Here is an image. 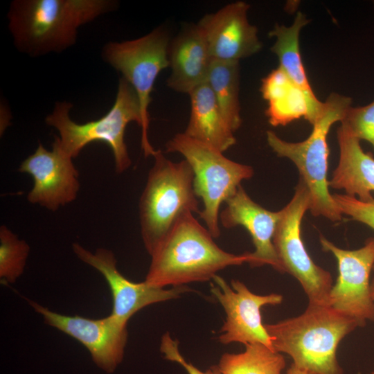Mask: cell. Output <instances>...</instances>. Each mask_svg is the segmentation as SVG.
I'll use <instances>...</instances> for the list:
<instances>
[{
	"label": "cell",
	"mask_w": 374,
	"mask_h": 374,
	"mask_svg": "<svg viewBox=\"0 0 374 374\" xmlns=\"http://www.w3.org/2000/svg\"><path fill=\"white\" fill-rule=\"evenodd\" d=\"M325 251L335 257L339 270L330 294V304L335 310L355 319L359 327L374 321V301L371 296L370 274L374 266V237L355 250L341 249L320 235Z\"/></svg>",
	"instance_id": "10"
},
{
	"label": "cell",
	"mask_w": 374,
	"mask_h": 374,
	"mask_svg": "<svg viewBox=\"0 0 374 374\" xmlns=\"http://www.w3.org/2000/svg\"><path fill=\"white\" fill-rule=\"evenodd\" d=\"M211 292L220 302L226 314L218 339L221 344L233 342L244 346L260 343L274 350L265 324L262 323L261 308L281 303L278 294L258 295L251 292L239 280H232L231 285L221 276L213 278Z\"/></svg>",
	"instance_id": "11"
},
{
	"label": "cell",
	"mask_w": 374,
	"mask_h": 374,
	"mask_svg": "<svg viewBox=\"0 0 374 374\" xmlns=\"http://www.w3.org/2000/svg\"><path fill=\"white\" fill-rule=\"evenodd\" d=\"M219 215L220 224L230 229L243 226L249 232L255 247L249 252L251 267L270 265L283 273L273 244V237L280 217V211H271L254 202L240 186L225 202Z\"/></svg>",
	"instance_id": "16"
},
{
	"label": "cell",
	"mask_w": 374,
	"mask_h": 374,
	"mask_svg": "<svg viewBox=\"0 0 374 374\" xmlns=\"http://www.w3.org/2000/svg\"><path fill=\"white\" fill-rule=\"evenodd\" d=\"M72 249L76 256L84 263L98 270L105 278L112 295L111 313L123 326L142 308L159 302L179 298L182 293L191 291L186 286L170 289L154 287L145 281L134 283L126 278L116 267L114 253L105 248L91 252L75 242Z\"/></svg>",
	"instance_id": "14"
},
{
	"label": "cell",
	"mask_w": 374,
	"mask_h": 374,
	"mask_svg": "<svg viewBox=\"0 0 374 374\" xmlns=\"http://www.w3.org/2000/svg\"><path fill=\"white\" fill-rule=\"evenodd\" d=\"M168 60L170 74L167 85L170 89L188 94L206 82L213 60L197 24L185 25L170 41Z\"/></svg>",
	"instance_id": "17"
},
{
	"label": "cell",
	"mask_w": 374,
	"mask_h": 374,
	"mask_svg": "<svg viewBox=\"0 0 374 374\" xmlns=\"http://www.w3.org/2000/svg\"><path fill=\"white\" fill-rule=\"evenodd\" d=\"M206 82L213 91L225 121L235 132L242 124L239 100V62L212 60Z\"/></svg>",
	"instance_id": "22"
},
{
	"label": "cell",
	"mask_w": 374,
	"mask_h": 374,
	"mask_svg": "<svg viewBox=\"0 0 374 374\" xmlns=\"http://www.w3.org/2000/svg\"><path fill=\"white\" fill-rule=\"evenodd\" d=\"M265 327L274 350L288 355L296 367L314 374H344L337 348L359 324L330 305L308 304L303 314Z\"/></svg>",
	"instance_id": "3"
},
{
	"label": "cell",
	"mask_w": 374,
	"mask_h": 374,
	"mask_svg": "<svg viewBox=\"0 0 374 374\" xmlns=\"http://www.w3.org/2000/svg\"><path fill=\"white\" fill-rule=\"evenodd\" d=\"M249 9L244 1L230 3L205 15L197 23L204 34L213 60L239 62L261 50L258 29L248 19Z\"/></svg>",
	"instance_id": "15"
},
{
	"label": "cell",
	"mask_w": 374,
	"mask_h": 374,
	"mask_svg": "<svg viewBox=\"0 0 374 374\" xmlns=\"http://www.w3.org/2000/svg\"><path fill=\"white\" fill-rule=\"evenodd\" d=\"M309 206L308 189L299 179L292 198L279 211L273 244L283 273L299 280L308 296V304L330 305L332 276L313 262L301 238V222Z\"/></svg>",
	"instance_id": "8"
},
{
	"label": "cell",
	"mask_w": 374,
	"mask_h": 374,
	"mask_svg": "<svg viewBox=\"0 0 374 374\" xmlns=\"http://www.w3.org/2000/svg\"><path fill=\"white\" fill-rule=\"evenodd\" d=\"M286 374H314L305 370L301 369L293 364L288 368Z\"/></svg>",
	"instance_id": "28"
},
{
	"label": "cell",
	"mask_w": 374,
	"mask_h": 374,
	"mask_svg": "<svg viewBox=\"0 0 374 374\" xmlns=\"http://www.w3.org/2000/svg\"><path fill=\"white\" fill-rule=\"evenodd\" d=\"M332 197L342 214L374 229V199L363 202L346 194H334Z\"/></svg>",
	"instance_id": "26"
},
{
	"label": "cell",
	"mask_w": 374,
	"mask_h": 374,
	"mask_svg": "<svg viewBox=\"0 0 374 374\" xmlns=\"http://www.w3.org/2000/svg\"><path fill=\"white\" fill-rule=\"evenodd\" d=\"M188 95L190 114L184 133L222 152L235 145L234 132L225 121L208 83L197 86Z\"/></svg>",
	"instance_id": "20"
},
{
	"label": "cell",
	"mask_w": 374,
	"mask_h": 374,
	"mask_svg": "<svg viewBox=\"0 0 374 374\" xmlns=\"http://www.w3.org/2000/svg\"><path fill=\"white\" fill-rule=\"evenodd\" d=\"M339 160L329 180V187L344 190L346 195L363 202L374 199V158L365 152L349 128L341 123L337 132Z\"/></svg>",
	"instance_id": "18"
},
{
	"label": "cell",
	"mask_w": 374,
	"mask_h": 374,
	"mask_svg": "<svg viewBox=\"0 0 374 374\" xmlns=\"http://www.w3.org/2000/svg\"><path fill=\"white\" fill-rule=\"evenodd\" d=\"M260 91L267 101L265 114L272 126H284L302 117L309 122L306 95L279 66L262 78Z\"/></svg>",
	"instance_id": "21"
},
{
	"label": "cell",
	"mask_w": 374,
	"mask_h": 374,
	"mask_svg": "<svg viewBox=\"0 0 374 374\" xmlns=\"http://www.w3.org/2000/svg\"><path fill=\"white\" fill-rule=\"evenodd\" d=\"M222 374H281L285 360L281 353L260 343L245 345L240 353H224L217 364Z\"/></svg>",
	"instance_id": "23"
},
{
	"label": "cell",
	"mask_w": 374,
	"mask_h": 374,
	"mask_svg": "<svg viewBox=\"0 0 374 374\" xmlns=\"http://www.w3.org/2000/svg\"><path fill=\"white\" fill-rule=\"evenodd\" d=\"M371 296L373 301H374V276L371 281Z\"/></svg>",
	"instance_id": "29"
},
{
	"label": "cell",
	"mask_w": 374,
	"mask_h": 374,
	"mask_svg": "<svg viewBox=\"0 0 374 374\" xmlns=\"http://www.w3.org/2000/svg\"><path fill=\"white\" fill-rule=\"evenodd\" d=\"M369 374H374V371H372V372H371V373H369Z\"/></svg>",
	"instance_id": "30"
},
{
	"label": "cell",
	"mask_w": 374,
	"mask_h": 374,
	"mask_svg": "<svg viewBox=\"0 0 374 374\" xmlns=\"http://www.w3.org/2000/svg\"><path fill=\"white\" fill-rule=\"evenodd\" d=\"M213 239L193 213L185 215L151 253L145 281L161 288L185 286L213 280L229 266L249 263V252L229 253Z\"/></svg>",
	"instance_id": "1"
},
{
	"label": "cell",
	"mask_w": 374,
	"mask_h": 374,
	"mask_svg": "<svg viewBox=\"0 0 374 374\" xmlns=\"http://www.w3.org/2000/svg\"><path fill=\"white\" fill-rule=\"evenodd\" d=\"M27 301L46 324L80 341L89 350L94 364L105 373H114L122 362L127 340V326L112 316L98 319L68 316Z\"/></svg>",
	"instance_id": "12"
},
{
	"label": "cell",
	"mask_w": 374,
	"mask_h": 374,
	"mask_svg": "<svg viewBox=\"0 0 374 374\" xmlns=\"http://www.w3.org/2000/svg\"><path fill=\"white\" fill-rule=\"evenodd\" d=\"M309 22L306 15L299 11L291 26L276 24L268 35L276 39L270 50L277 56L278 66L306 95L310 105L309 123L313 125L324 109V102L318 100L309 83L300 53V33Z\"/></svg>",
	"instance_id": "19"
},
{
	"label": "cell",
	"mask_w": 374,
	"mask_h": 374,
	"mask_svg": "<svg viewBox=\"0 0 374 374\" xmlns=\"http://www.w3.org/2000/svg\"><path fill=\"white\" fill-rule=\"evenodd\" d=\"M340 123L359 140L369 142L374 148V100L365 106H350Z\"/></svg>",
	"instance_id": "25"
},
{
	"label": "cell",
	"mask_w": 374,
	"mask_h": 374,
	"mask_svg": "<svg viewBox=\"0 0 374 374\" xmlns=\"http://www.w3.org/2000/svg\"><path fill=\"white\" fill-rule=\"evenodd\" d=\"M170 41L168 31L158 27L135 39L109 42L103 51V59L123 75L138 96L143 121L141 148L145 157L156 151L148 139V107L157 76L168 67Z\"/></svg>",
	"instance_id": "9"
},
{
	"label": "cell",
	"mask_w": 374,
	"mask_h": 374,
	"mask_svg": "<svg viewBox=\"0 0 374 374\" xmlns=\"http://www.w3.org/2000/svg\"><path fill=\"white\" fill-rule=\"evenodd\" d=\"M30 252L28 243L6 225L0 226V278L14 283L23 274Z\"/></svg>",
	"instance_id": "24"
},
{
	"label": "cell",
	"mask_w": 374,
	"mask_h": 374,
	"mask_svg": "<svg viewBox=\"0 0 374 374\" xmlns=\"http://www.w3.org/2000/svg\"><path fill=\"white\" fill-rule=\"evenodd\" d=\"M152 157L139 204L141 238L150 256L182 217L200 212L188 163L172 161L161 150Z\"/></svg>",
	"instance_id": "4"
},
{
	"label": "cell",
	"mask_w": 374,
	"mask_h": 374,
	"mask_svg": "<svg viewBox=\"0 0 374 374\" xmlns=\"http://www.w3.org/2000/svg\"><path fill=\"white\" fill-rule=\"evenodd\" d=\"M166 151L179 153L190 165L193 186L203 208L199 215L214 238L220 235V208L244 180L251 178V166L233 161L214 147L177 133L166 143Z\"/></svg>",
	"instance_id": "7"
},
{
	"label": "cell",
	"mask_w": 374,
	"mask_h": 374,
	"mask_svg": "<svg viewBox=\"0 0 374 374\" xmlns=\"http://www.w3.org/2000/svg\"><path fill=\"white\" fill-rule=\"evenodd\" d=\"M350 97L332 92L324 102V109L309 136L303 141L289 142L275 132H266L272 150L280 157L291 160L296 166L300 177L310 194L309 210L314 216H323L330 221L341 220L342 213L329 191L328 180L329 148L327 137L332 125L341 122L351 106Z\"/></svg>",
	"instance_id": "5"
},
{
	"label": "cell",
	"mask_w": 374,
	"mask_h": 374,
	"mask_svg": "<svg viewBox=\"0 0 374 374\" xmlns=\"http://www.w3.org/2000/svg\"><path fill=\"white\" fill-rule=\"evenodd\" d=\"M72 159L55 137L51 151L39 143L35 151L19 168V172L28 174L33 179L34 184L28 194V201L51 211L73 202L80 184Z\"/></svg>",
	"instance_id": "13"
},
{
	"label": "cell",
	"mask_w": 374,
	"mask_h": 374,
	"mask_svg": "<svg viewBox=\"0 0 374 374\" xmlns=\"http://www.w3.org/2000/svg\"><path fill=\"white\" fill-rule=\"evenodd\" d=\"M68 102L56 103L53 112L46 118V123L55 128L60 136H55L61 148L73 159L89 143L100 141L111 148L118 173L132 165L125 141V132L130 122L141 127L142 115L138 96L131 84L123 77L118 82L115 102L109 111L99 119L79 124L71 120Z\"/></svg>",
	"instance_id": "6"
},
{
	"label": "cell",
	"mask_w": 374,
	"mask_h": 374,
	"mask_svg": "<svg viewBox=\"0 0 374 374\" xmlns=\"http://www.w3.org/2000/svg\"><path fill=\"white\" fill-rule=\"evenodd\" d=\"M160 351L166 359L178 363L188 374H222L217 365L202 371L193 364L187 362L179 350L178 341L172 339L168 332L165 333L161 338Z\"/></svg>",
	"instance_id": "27"
},
{
	"label": "cell",
	"mask_w": 374,
	"mask_h": 374,
	"mask_svg": "<svg viewBox=\"0 0 374 374\" xmlns=\"http://www.w3.org/2000/svg\"><path fill=\"white\" fill-rule=\"evenodd\" d=\"M108 0H16L8 13L16 47L35 57L75 43L78 28L112 10Z\"/></svg>",
	"instance_id": "2"
}]
</instances>
